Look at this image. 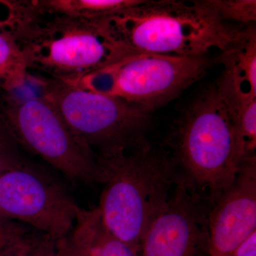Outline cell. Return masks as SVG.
Listing matches in <instances>:
<instances>
[{"mask_svg":"<svg viewBox=\"0 0 256 256\" xmlns=\"http://www.w3.org/2000/svg\"><path fill=\"white\" fill-rule=\"evenodd\" d=\"M210 65L206 56L134 54L88 74L74 85L151 114L203 78Z\"/></svg>","mask_w":256,"mask_h":256,"instance_id":"5b68a950","label":"cell"},{"mask_svg":"<svg viewBox=\"0 0 256 256\" xmlns=\"http://www.w3.org/2000/svg\"><path fill=\"white\" fill-rule=\"evenodd\" d=\"M170 141V152L182 176L213 206L240 169L232 121L215 84L181 112Z\"/></svg>","mask_w":256,"mask_h":256,"instance_id":"277c9868","label":"cell"},{"mask_svg":"<svg viewBox=\"0 0 256 256\" xmlns=\"http://www.w3.org/2000/svg\"><path fill=\"white\" fill-rule=\"evenodd\" d=\"M210 205L182 176L143 238L139 256H210Z\"/></svg>","mask_w":256,"mask_h":256,"instance_id":"9c48e42d","label":"cell"},{"mask_svg":"<svg viewBox=\"0 0 256 256\" xmlns=\"http://www.w3.org/2000/svg\"><path fill=\"white\" fill-rule=\"evenodd\" d=\"M224 70L216 84L250 98H256V32L246 26L228 48L220 52Z\"/></svg>","mask_w":256,"mask_h":256,"instance_id":"8fae6325","label":"cell"},{"mask_svg":"<svg viewBox=\"0 0 256 256\" xmlns=\"http://www.w3.org/2000/svg\"><path fill=\"white\" fill-rule=\"evenodd\" d=\"M14 22L12 20H0V33L1 32H8L5 30V28H10L14 30Z\"/></svg>","mask_w":256,"mask_h":256,"instance_id":"603a6c76","label":"cell"},{"mask_svg":"<svg viewBox=\"0 0 256 256\" xmlns=\"http://www.w3.org/2000/svg\"><path fill=\"white\" fill-rule=\"evenodd\" d=\"M82 210L56 180L26 161L0 176V216L54 240L70 234Z\"/></svg>","mask_w":256,"mask_h":256,"instance_id":"ba28073f","label":"cell"},{"mask_svg":"<svg viewBox=\"0 0 256 256\" xmlns=\"http://www.w3.org/2000/svg\"><path fill=\"white\" fill-rule=\"evenodd\" d=\"M20 146L4 116L0 114V176L26 162Z\"/></svg>","mask_w":256,"mask_h":256,"instance_id":"e0dca14e","label":"cell"},{"mask_svg":"<svg viewBox=\"0 0 256 256\" xmlns=\"http://www.w3.org/2000/svg\"><path fill=\"white\" fill-rule=\"evenodd\" d=\"M96 156L104 186L98 206L102 223L138 255L150 227L168 206L181 173L170 152L148 140Z\"/></svg>","mask_w":256,"mask_h":256,"instance_id":"6da1fadb","label":"cell"},{"mask_svg":"<svg viewBox=\"0 0 256 256\" xmlns=\"http://www.w3.org/2000/svg\"><path fill=\"white\" fill-rule=\"evenodd\" d=\"M28 240L32 256H56L54 240L46 234L30 232Z\"/></svg>","mask_w":256,"mask_h":256,"instance_id":"d6986e66","label":"cell"},{"mask_svg":"<svg viewBox=\"0 0 256 256\" xmlns=\"http://www.w3.org/2000/svg\"><path fill=\"white\" fill-rule=\"evenodd\" d=\"M229 256H256V232Z\"/></svg>","mask_w":256,"mask_h":256,"instance_id":"7402d4cb","label":"cell"},{"mask_svg":"<svg viewBox=\"0 0 256 256\" xmlns=\"http://www.w3.org/2000/svg\"><path fill=\"white\" fill-rule=\"evenodd\" d=\"M139 0H50L37 2L42 11L66 16L100 21L112 18L137 4Z\"/></svg>","mask_w":256,"mask_h":256,"instance_id":"5bb4252c","label":"cell"},{"mask_svg":"<svg viewBox=\"0 0 256 256\" xmlns=\"http://www.w3.org/2000/svg\"><path fill=\"white\" fill-rule=\"evenodd\" d=\"M30 233V230L21 224L0 216V250L25 238Z\"/></svg>","mask_w":256,"mask_h":256,"instance_id":"ac0fdd59","label":"cell"},{"mask_svg":"<svg viewBox=\"0 0 256 256\" xmlns=\"http://www.w3.org/2000/svg\"><path fill=\"white\" fill-rule=\"evenodd\" d=\"M4 118L20 144L74 184L100 183L96 153L43 96H10Z\"/></svg>","mask_w":256,"mask_h":256,"instance_id":"52a82bcc","label":"cell"},{"mask_svg":"<svg viewBox=\"0 0 256 256\" xmlns=\"http://www.w3.org/2000/svg\"><path fill=\"white\" fill-rule=\"evenodd\" d=\"M0 250V256H32L28 236Z\"/></svg>","mask_w":256,"mask_h":256,"instance_id":"44dd1931","label":"cell"},{"mask_svg":"<svg viewBox=\"0 0 256 256\" xmlns=\"http://www.w3.org/2000/svg\"><path fill=\"white\" fill-rule=\"evenodd\" d=\"M54 242L56 256H92L87 248L74 242L70 234Z\"/></svg>","mask_w":256,"mask_h":256,"instance_id":"ffe728a7","label":"cell"},{"mask_svg":"<svg viewBox=\"0 0 256 256\" xmlns=\"http://www.w3.org/2000/svg\"><path fill=\"white\" fill-rule=\"evenodd\" d=\"M70 236L92 256H138L133 249L106 230L98 207L82 210Z\"/></svg>","mask_w":256,"mask_h":256,"instance_id":"4fadbf2b","label":"cell"},{"mask_svg":"<svg viewBox=\"0 0 256 256\" xmlns=\"http://www.w3.org/2000/svg\"><path fill=\"white\" fill-rule=\"evenodd\" d=\"M256 232V156L242 163L230 188L210 207V256H229Z\"/></svg>","mask_w":256,"mask_h":256,"instance_id":"30bf717a","label":"cell"},{"mask_svg":"<svg viewBox=\"0 0 256 256\" xmlns=\"http://www.w3.org/2000/svg\"><path fill=\"white\" fill-rule=\"evenodd\" d=\"M28 70L26 57L12 32H1L0 87L12 92L22 86Z\"/></svg>","mask_w":256,"mask_h":256,"instance_id":"9a60e30c","label":"cell"},{"mask_svg":"<svg viewBox=\"0 0 256 256\" xmlns=\"http://www.w3.org/2000/svg\"><path fill=\"white\" fill-rule=\"evenodd\" d=\"M42 96L96 154L129 149L146 140L151 114L124 101L47 78Z\"/></svg>","mask_w":256,"mask_h":256,"instance_id":"8992f818","label":"cell"},{"mask_svg":"<svg viewBox=\"0 0 256 256\" xmlns=\"http://www.w3.org/2000/svg\"><path fill=\"white\" fill-rule=\"evenodd\" d=\"M215 85L228 111L236 156L240 166L247 160L256 156V98Z\"/></svg>","mask_w":256,"mask_h":256,"instance_id":"7c38bea8","label":"cell"},{"mask_svg":"<svg viewBox=\"0 0 256 256\" xmlns=\"http://www.w3.org/2000/svg\"><path fill=\"white\" fill-rule=\"evenodd\" d=\"M107 23L130 54L176 56H204L214 48L223 52L246 28L220 20L207 0H139Z\"/></svg>","mask_w":256,"mask_h":256,"instance_id":"7a4b0ae2","label":"cell"},{"mask_svg":"<svg viewBox=\"0 0 256 256\" xmlns=\"http://www.w3.org/2000/svg\"><path fill=\"white\" fill-rule=\"evenodd\" d=\"M208 4L226 22L247 26L255 24L256 0H207Z\"/></svg>","mask_w":256,"mask_h":256,"instance_id":"2e32d148","label":"cell"},{"mask_svg":"<svg viewBox=\"0 0 256 256\" xmlns=\"http://www.w3.org/2000/svg\"><path fill=\"white\" fill-rule=\"evenodd\" d=\"M50 14L52 18L41 20L33 8H26L15 24L12 34L24 54L28 69L76 84L130 55L111 33L108 18L90 21Z\"/></svg>","mask_w":256,"mask_h":256,"instance_id":"3957f363","label":"cell"}]
</instances>
